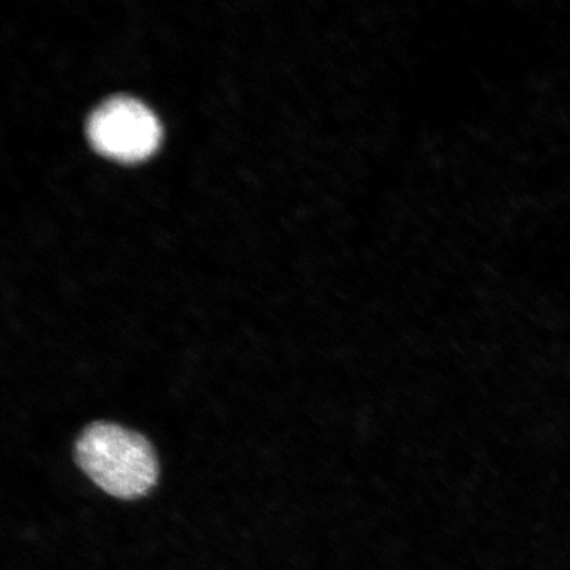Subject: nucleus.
Listing matches in <instances>:
<instances>
[{
    "mask_svg": "<svg viewBox=\"0 0 570 570\" xmlns=\"http://www.w3.org/2000/svg\"><path fill=\"white\" fill-rule=\"evenodd\" d=\"M76 461L99 489L125 501L147 495L159 479L151 443L118 424L89 425L77 440Z\"/></svg>",
    "mask_w": 570,
    "mask_h": 570,
    "instance_id": "nucleus-1",
    "label": "nucleus"
},
{
    "mask_svg": "<svg viewBox=\"0 0 570 570\" xmlns=\"http://www.w3.org/2000/svg\"><path fill=\"white\" fill-rule=\"evenodd\" d=\"M87 131L98 151L120 160L146 158L160 139L155 114L127 96L110 97L99 104L89 116Z\"/></svg>",
    "mask_w": 570,
    "mask_h": 570,
    "instance_id": "nucleus-2",
    "label": "nucleus"
}]
</instances>
